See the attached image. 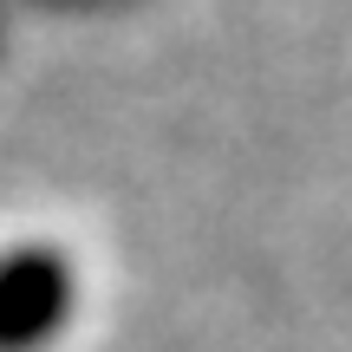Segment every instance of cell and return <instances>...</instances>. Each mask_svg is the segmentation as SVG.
I'll return each instance as SVG.
<instances>
[{"label": "cell", "mask_w": 352, "mask_h": 352, "mask_svg": "<svg viewBox=\"0 0 352 352\" xmlns=\"http://www.w3.org/2000/svg\"><path fill=\"white\" fill-rule=\"evenodd\" d=\"M78 307L72 261L59 248H7L0 254V352H39L65 333Z\"/></svg>", "instance_id": "6da1fadb"}]
</instances>
